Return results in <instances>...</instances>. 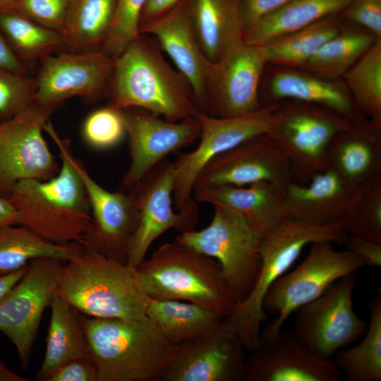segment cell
Returning a JSON list of instances; mask_svg holds the SVG:
<instances>
[{
    "label": "cell",
    "mask_w": 381,
    "mask_h": 381,
    "mask_svg": "<svg viewBox=\"0 0 381 381\" xmlns=\"http://www.w3.org/2000/svg\"><path fill=\"white\" fill-rule=\"evenodd\" d=\"M261 181L274 185L282 193L291 181L286 156L267 133L248 138L211 159L196 177L193 190Z\"/></svg>",
    "instance_id": "17"
},
{
    "label": "cell",
    "mask_w": 381,
    "mask_h": 381,
    "mask_svg": "<svg viewBox=\"0 0 381 381\" xmlns=\"http://www.w3.org/2000/svg\"><path fill=\"white\" fill-rule=\"evenodd\" d=\"M292 0H240L243 29Z\"/></svg>",
    "instance_id": "46"
},
{
    "label": "cell",
    "mask_w": 381,
    "mask_h": 381,
    "mask_svg": "<svg viewBox=\"0 0 381 381\" xmlns=\"http://www.w3.org/2000/svg\"><path fill=\"white\" fill-rule=\"evenodd\" d=\"M48 381H98L97 369L87 355L65 363L51 375Z\"/></svg>",
    "instance_id": "44"
},
{
    "label": "cell",
    "mask_w": 381,
    "mask_h": 381,
    "mask_svg": "<svg viewBox=\"0 0 381 381\" xmlns=\"http://www.w3.org/2000/svg\"><path fill=\"white\" fill-rule=\"evenodd\" d=\"M270 91L273 99L271 104H277L279 99H292L325 107L361 129L378 130L361 113L349 90L339 84L304 73L285 71L274 75Z\"/></svg>",
    "instance_id": "25"
},
{
    "label": "cell",
    "mask_w": 381,
    "mask_h": 381,
    "mask_svg": "<svg viewBox=\"0 0 381 381\" xmlns=\"http://www.w3.org/2000/svg\"><path fill=\"white\" fill-rule=\"evenodd\" d=\"M28 380L9 369L0 359V381H27Z\"/></svg>",
    "instance_id": "50"
},
{
    "label": "cell",
    "mask_w": 381,
    "mask_h": 381,
    "mask_svg": "<svg viewBox=\"0 0 381 381\" xmlns=\"http://www.w3.org/2000/svg\"><path fill=\"white\" fill-rule=\"evenodd\" d=\"M246 356L244 380L339 381L332 359L321 358L294 335L281 332L274 339L260 342Z\"/></svg>",
    "instance_id": "21"
},
{
    "label": "cell",
    "mask_w": 381,
    "mask_h": 381,
    "mask_svg": "<svg viewBox=\"0 0 381 381\" xmlns=\"http://www.w3.org/2000/svg\"><path fill=\"white\" fill-rule=\"evenodd\" d=\"M81 135L85 144L94 150H108L118 145L126 136L122 109L108 104L92 111L83 121Z\"/></svg>",
    "instance_id": "39"
},
{
    "label": "cell",
    "mask_w": 381,
    "mask_h": 381,
    "mask_svg": "<svg viewBox=\"0 0 381 381\" xmlns=\"http://www.w3.org/2000/svg\"><path fill=\"white\" fill-rule=\"evenodd\" d=\"M72 0H13L8 11L20 13L45 27L62 32Z\"/></svg>",
    "instance_id": "42"
},
{
    "label": "cell",
    "mask_w": 381,
    "mask_h": 381,
    "mask_svg": "<svg viewBox=\"0 0 381 381\" xmlns=\"http://www.w3.org/2000/svg\"><path fill=\"white\" fill-rule=\"evenodd\" d=\"M18 224V213L12 203L0 193V226Z\"/></svg>",
    "instance_id": "48"
},
{
    "label": "cell",
    "mask_w": 381,
    "mask_h": 381,
    "mask_svg": "<svg viewBox=\"0 0 381 381\" xmlns=\"http://www.w3.org/2000/svg\"><path fill=\"white\" fill-rule=\"evenodd\" d=\"M193 196L197 202L211 204L233 213L261 240L287 218L282 192L266 181L246 187H205L194 190Z\"/></svg>",
    "instance_id": "23"
},
{
    "label": "cell",
    "mask_w": 381,
    "mask_h": 381,
    "mask_svg": "<svg viewBox=\"0 0 381 381\" xmlns=\"http://www.w3.org/2000/svg\"><path fill=\"white\" fill-rule=\"evenodd\" d=\"M146 317L174 345L201 336L217 327L224 318L191 302L150 298Z\"/></svg>",
    "instance_id": "30"
},
{
    "label": "cell",
    "mask_w": 381,
    "mask_h": 381,
    "mask_svg": "<svg viewBox=\"0 0 381 381\" xmlns=\"http://www.w3.org/2000/svg\"><path fill=\"white\" fill-rule=\"evenodd\" d=\"M377 39L369 32L340 31L302 67L325 79L337 78L344 75Z\"/></svg>",
    "instance_id": "37"
},
{
    "label": "cell",
    "mask_w": 381,
    "mask_h": 381,
    "mask_svg": "<svg viewBox=\"0 0 381 381\" xmlns=\"http://www.w3.org/2000/svg\"><path fill=\"white\" fill-rule=\"evenodd\" d=\"M341 13L366 28L376 38H381V0H351Z\"/></svg>",
    "instance_id": "43"
},
{
    "label": "cell",
    "mask_w": 381,
    "mask_h": 381,
    "mask_svg": "<svg viewBox=\"0 0 381 381\" xmlns=\"http://www.w3.org/2000/svg\"><path fill=\"white\" fill-rule=\"evenodd\" d=\"M139 33L155 37L188 82L198 107L205 111L212 64L195 37L186 1L181 0L164 15L140 25Z\"/></svg>",
    "instance_id": "22"
},
{
    "label": "cell",
    "mask_w": 381,
    "mask_h": 381,
    "mask_svg": "<svg viewBox=\"0 0 381 381\" xmlns=\"http://www.w3.org/2000/svg\"><path fill=\"white\" fill-rule=\"evenodd\" d=\"M136 270L150 298L191 302L222 318L236 304L219 262L176 239L161 245Z\"/></svg>",
    "instance_id": "5"
},
{
    "label": "cell",
    "mask_w": 381,
    "mask_h": 381,
    "mask_svg": "<svg viewBox=\"0 0 381 381\" xmlns=\"http://www.w3.org/2000/svg\"><path fill=\"white\" fill-rule=\"evenodd\" d=\"M1 121H2V120H1V118H0V122H1Z\"/></svg>",
    "instance_id": "53"
},
{
    "label": "cell",
    "mask_w": 381,
    "mask_h": 381,
    "mask_svg": "<svg viewBox=\"0 0 381 381\" xmlns=\"http://www.w3.org/2000/svg\"><path fill=\"white\" fill-rule=\"evenodd\" d=\"M277 104L239 116L217 117L201 110L196 118L201 131L195 150L174 162V207L182 209L192 198L193 185L202 167L213 157L253 136L268 133L276 120Z\"/></svg>",
    "instance_id": "14"
},
{
    "label": "cell",
    "mask_w": 381,
    "mask_h": 381,
    "mask_svg": "<svg viewBox=\"0 0 381 381\" xmlns=\"http://www.w3.org/2000/svg\"><path fill=\"white\" fill-rule=\"evenodd\" d=\"M346 236L339 222L318 225L287 217L262 238L255 284L224 318L246 351L250 352L260 344L261 327L267 315L262 303L272 284L289 271L306 246L318 241H344Z\"/></svg>",
    "instance_id": "6"
},
{
    "label": "cell",
    "mask_w": 381,
    "mask_h": 381,
    "mask_svg": "<svg viewBox=\"0 0 381 381\" xmlns=\"http://www.w3.org/2000/svg\"><path fill=\"white\" fill-rule=\"evenodd\" d=\"M246 351L224 318L213 329L178 346L162 380H244Z\"/></svg>",
    "instance_id": "19"
},
{
    "label": "cell",
    "mask_w": 381,
    "mask_h": 381,
    "mask_svg": "<svg viewBox=\"0 0 381 381\" xmlns=\"http://www.w3.org/2000/svg\"><path fill=\"white\" fill-rule=\"evenodd\" d=\"M116 0H72L61 32L64 49H100L109 32Z\"/></svg>",
    "instance_id": "31"
},
{
    "label": "cell",
    "mask_w": 381,
    "mask_h": 381,
    "mask_svg": "<svg viewBox=\"0 0 381 381\" xmlns=\"http://www.w3.org/2000/svg\"><path fill=\"white\" fill-rule=\"evenodd\" d=\"M80 246L52 243L20 224L0 226V276L17 272L37 258L68 261L75 255Z\"/></svg>",
    "instance_id": "32"
},
{
    "label": "cell",
    "mask_w": 381,
    "mask_h": 381,
    "mask_svg": "<svg viewBox=\"0 0 381 381\" xmlns=\"http://www.w3.org/2000/svg\"><path fill=\"white\" fill-rule=\"evenodd\" d=\"M327 161L329 168L355 190L381 176L380 133L361 129L339 133L329 145Z\"/></svg>",
    "instance_id": "26"
},
{
    "label": "cell",
    "mask_w": 381,
    "mask_h": 381,
    "mask_svg": "<svg viewBox=\"0 0 381 381\" xmlns=\"http://www.w3.org/2000/svg\"><path fill=\"white\" fill-rule=\"evenodd\" d=\"M296 102L277 103L274 124L267 134L286 156L291 181L306 184L329 169L327 150L335 135L361 128L325 107Z\"/></svg>",
    "instance_id": "8"
},
{
    "label": "cell",
    "mask_w": 381,
    "mask_h": 381,
    "mask_svg": "<svg viewBox=\"0 0 381 381\" xmlns=\"http://www.w3.org/2000/svg\"><path fill=\"white\" fill-rule=\"evenodd\" d=\"M363 267L356 255L336 250L332 241L312 243L306 258L274 282L267 292L262 307L275 318L261 330L260 343L274 339L296 309L318 298L338 279Z\"/></svg>",
    "instance_id": "7"
},
{
    "label": "cell",
    "mask_w": 381,
    "mask_h": 381,
    "mask_svg": "<svg viewBox=\"0 0 381 381\" xmlns=\"http://www.w3.org/2000/svg\"><path fill=\"white\" fill-rule=\"evenodd\" d=\"M370 322L362 340L334 355L337 368L346 381L381 380V297H375L369 306Z\"/></svg>",
    "instance_id": "34"
},
{
    "label": "cell",
    "mask_w": 381,
    "mask_h": 381,
    "mask_svg": "<svg viewBox=\"0 0 381 381\" xmlns=\"http://www.w3.org/2000/svg\"><path fill=\"white\" fill-rule=\"evenodd\" d=\"M40 63L33 102L56 109L74 97L87 104L98 101L108 91L114 67L100 49L63 50Z\"/></svg>",
    "instance_id": "15"
},
{
    "label": "cell",
    "mask_w": 381,
    "mask_h": 381,
    "mask_svg": "<svg viewBox=\"0 0 381 381\" xmlns=\"http://www.w3.org/2000/svg\"><path fill=\"white\" fill-rule=\"evenodd\" d=\"M57 109L32 102L0 122V193L7 198L25 179L47 180L60 164L44 137V127Z\"/></svg>",
    "instance_id": "11"
},
{
    "label": "cell",
    "mask_w": 381,
    "mask_h": 381,
    "mask_svg": "<svg viewBox=\"0 0 381 381\" xmlns=\"http://www.w3.org/2000/svg\"><path fill=\"white\" fill-rule=\"evenodd\" d=\"M64 262L53 258L33 260L22 278L0 299V332L11 341L25 370L43 313L58 292V271Z\"/></svg>",
    "instance_id": "12"
},
{
    "label": "cell",
    "mask_w": 381,
    "mask_h": 381,
    "mask_svg": "<svg viewBox=\"0 0 381 381\" xmlns=\"http://www.w3.org/2000/svg\"><path fill=\"white\" fill-rule=\"evenodd\" d=\"M331 168L314 175L306 184L291 181L282 193L287 217L312 224L337 222L353 193Z\"/></svg>",
    "instance_id": "24"
},
{
    "label": "cell",
    "mask_w": 381,
    "mask_h": 381,
    "mask_svg": "<svg viewBox=\"0 0 381 381\" xmlns=\"http://www.w3.org/2000/svg\"><path fill=\"white\" fill-rule=\"evenodd\" d=\"M266 64L260 47L242 40L233 44L212 64L204 112L226 118L260 109L258 87Z\"/></svg>",
    "instance_id": "16"
},
{
    "label": "cell",
    "mask_w": 381,
    "mask_h": 381,
    "mask_svg": "<svg viewBox=\"0 0 381 381\" xmlns=\"http://www.w3.org/2000/svg\"><path fill=\"white\" fill-rule=\"evenodd\" d=\"M122 111L130 155L120 186L123 191H128L168 155L193 143L200 135L197 118L171 121L140 109Z\"/></svg>",
    "instance_id": "18"
},
{
    "label": "cell",
    "mask_w": 381,
    "mask_h": 381,
    "mask_svg": "<svg viewBox=\"0 0 381 381\" xmlns=\"http://www.w3.org/2000/svg\"><path fill=\"white\" fill-rule=\"evenodd\" d=\"M35 92V78L0 68L1 119L13 116L33 102Z\"/></svg>",
    "instance_id": "41"
},
{
    "label": "cell",
    "mask_w": 381,
    "mask_h": 381,
    "mask_svg": "<svg viewBox=\"0 0 381 381\" xmlns=\"http://www.w3.org/2000/svg\"><path fill=\"white\" fill-rule=\"evenodd\" d=\"M176 239L219 262L236 304L249 296L260 272L261 239L238 217L214 206L207 227Z\"/></svg>",
    "instance_id": "9"
},
{
    "label": "cell",
    "mask_w": 381,
    "mask_h": 381,
    "mask_svg": "<svg viewBox=\"0 0 381 381\" xmlns=\"http://www.w3.org/2000/svg\"><path fill=\"white\" fill-rule=\"evenodd\" d=\"M109 105L136 108L171 121L196 118L200 111L185 77L140 35L114 60Z\"/></svg>",
    "instance_id": "3"
},
{
    "label": "cell",
    "mask_w": 381,
    "mask_h": 381,
    "mask_svg": "<svg viewBox=\"0 0 381 381\" xmlns=\"http://www.w3.org/2000/svg\"><path fill=\"white\" fill-rule=\"evenodd\" d=\"M0 68L29 75L26 65L14 53L0 31Z\"/></svg>",
    "instance_id": "47"
},
{
    "label": "cell",
    "mask_w": 381,
    "mask_h": 381,
    "mask_svg": "<svg viewBox=\"0 0 381 381\" xmlns=\"http://www.w3.org/2000/svg\"><path fill=\"white\" fill-rule=\"evenodd\" d=\"M174 163L166 159L130 189L135 197L138 222L128 247L126 264L129 266L137 267L153 242L167 231L174 229L182 234L195 229L198 202L193 197L174 212Z\"/></svg>",
    "instance_id": "13"
},
{
    "label": "cell",
    "mask_w": 381,
    "mask_h": 381,
    "mask_svg": "<svg viewBox=\"0 0 381 381\" xmlns=\"http://www.w3.org/2000/svg\"><path fill=\"white\" fill-rule=\"evenodd\" d=\"M44 130L59 151V172L47 180L20 181L6 198L18 211V224L56 244L82 245L92 215L75 157L70 141L58 134L50 120Z\"/></svg>",
    "instance_id": "1"
},
{
    "label": "cell",
    "mask_w": 381,
    "mask_h": 381,
    "mask_svg": "<svg viewBox=\"0 0 381 381\" xmlns=\"http://www.w3.org/2000/svg\"><path fill=\"white\" fill-rule=\"evenodd\" d=\"M147 0H116L113 20L100 50L115 60L140 35L142 11Z\"/></svg>",
    "instance_id": "40"
},
{
    "label": "cell",
    "mask_w": 381,
    "mask_h": 381,
    "mask_svg": "<svg viewBox=\"0 0 381 381\" xmlns=\"http://www.w3.org/2000/svg\"><path fill=\"white\" fill-rule=\"evenodd\" d=\"M356 272L341 277L320 296L295 310V338L314 354L332 359L366 332L368 324L354 311Z\"/></svg>",
    "instance_id": "10"
},
{
    "label": "cell",
    "mask_w": 381,
    "mask_h": 381,
    "mask_svg": "<svg viewBox=\"0 0 381 381\" xmlns=\"http://www.w3.org/2000/svg\"><path fill=\"white\" fill-rule=\"evenodd\" d=\"M339 222L346 234L381 243V176L353 190Z\"/></svg>",
    "instance_id": "38"
},
{
    "label": "cell",
    "mask_w": 381,
    "mask_h": 381,
    "mask_svg": "<svg viewBox=\"0 0 381 381\" xmlns=\"http://www.w3.org/2000/svg\"><path fill=\"white\" fill-rule=\"evenodd\" d=\"M28 266L13 273L0 276V299L22 278Z\"/></svg>",
    "instance_id": "49"
},
{
    "label": "cell",
    "mask_w": 381,
    "mask_h": 381,
    "mask_svg": "<svg viewBox=\"0 0 381 381\" xmlns=\"http://www.w3.org/2000/svg\"><path fill=\"white\" fill-rule=\"evenodd\" d=\"M344 241L347 250L360 258L365 266H381V243L352 235L346 236Z\"/></svg>",
    "instance_id": "45"
},
{
    "label": "cell",
    "mask_w": 381,
    "mask_h": 381,
    "mask_svg": "<svg viewBox=\"0 0 381 381\" xmlns=\"http://www.w3.org/2000/svg\"><path fill=\"white\" fill-rule=\"evenodd\" d=\"M200 48L212 64L242 40L240 0H186Z\"/></svg>",
    "instance_id": "27"
},
{
    "label": "cell",
    "mask_w": 381,
    "mask_h": 381,
    "mask_svg": "<svg viewBox=\"0 0 381 381\" xmlns=\"http://www.w3.org/2000/svg\"><path fill=\"white\" fill-rule=\"evenodd\" d=\"M13 0H0V13L8 11L11 8Z\"/></svg>",
    "instance_id": "51"
},
{
    "label": "cell",
    "mask_w": 381,
    "mask_h": 381,
    "mask_svg": "<svg viewBox=\"0 0 381 381\" xmlns=\"http://www.w3.org/2000/svg\"><path fill=\"white\" fill-rule=\"evenodd\" d=\"M0 31L25 64L40 62L64 49L61 32L13 11L0 13Z\"/></svg>",
    "instance_id": "33"
},
{
    "label": "cell",
    "mask_w": 381,
    "mask_h": 381,
    "mask_svg": "<svg viewBox=\"0 0 381 381\" xmlns=\"http://www.w3.org/2000/svg\"><path fill=\"white\" fill-rule=\"evenodd\" d=\"M51 317L42 363L36 380L48 381L51 375L68 361L89 355L85 335L73 308L58 292L50 306Z\"/></svg>",
    "instance_id": "29"
},
{
    "label": "cell",
    "mask_w": 381,
    "mask_h": 381,
    "mask_svg": "<svg viewBox=\"0 0 381 381\" xmlns=\"http://www.w3.org/2000/svg\"><path fill=\"white\" fill-rule=\"evenodd\" d=\"M340 31L338 19L331 16L260 47L267 63L302 67Z\"/></svg>",
    "instance_id": "35"
},
{
    "label": "cell",
    "mask_w": 381,
    "mask_h": 381,
    "mask_svg": "<svg viewBox=\"0 0 381 381\" xmlns=\"http://www.w3.org/2000/svg\"><path fill=\"white\" fill-rule=\"evenodd\" d=\"M75 164L92 215L90 228L80 246L126 264L128 247L138 222L133 192L107 190L92 177L82 162L75 158Z\"/></svg>",
    "instance_id": "20"
},
{
    "label": "cell",
    "mask_w": 381,
    "mask_h": 381,
    "mask_svg": "<svg viewBox=\"0 0 381 381\" xmlns=\"http://www.w3.org/2000/svg\"><path fill=\"white\" fill-rule=\"evenodd\" d=\"M58 293L77 311L92 318H146L150 298L136 267L80 246L60 266Z\"/></svg>",
    "instance_id": "4"
},
{
    "label": "cell",
    "mask_w": 381,
    "mask_h": 381,
    "mask_svg": "<svg viewBox=\"0 0 381 381\" xmlns=\"http://www.w3.org/2000/svg\"><path fill=\"white\" fill-rule=\"evenodd\" d=\"M343 76L361 113L381 130V38Z\"/></svg>",
    "instance_id": "36"
},
{
    "label": "cell",
    "mask_w": 381,
    "mask_h": 381,
    "mask_svg": "<svg viewBox=\"0 0 381 381\" xmlns=\"http://www.w3.org/2000/svg\"><path fill=\"white\" fill-rule=\"evenodd\" d=\"M164 6L169 8H173L177 5L181 0H159Z\"/></svg>",
    "instance_id": "52"
},
{
    "label": "cell",
    "mask_w": 381,
    "mask_h": 381,
    "mask_svg": "<svg viewBox=\"0 0 381 381\" xmlns=\"http://www.w3.org/2000/svg\"><path fill=\"white\" fill-rule=\"evenodd\" d=\"M351 0H292L246 26L242 40L263 46L322 18L341 13Z\"/></svg>",
    "instance_id": "28"
},
{
    "label": "cell",
    "mask_w": 381,
    "mask_h": 381,
    "mask_svg": "<svg viewBox=\"0 0 381 381\" xmlns=\"http://www.w3.org/2000/svg\"><path fill=\"white\" fill-rule=\"evenodd\" d=\"M98 381L162 380L178 346L146 317L140 320L92 318L78 312Z\"/></svg>",
    "instance_id": "2"
}]
</instances>
